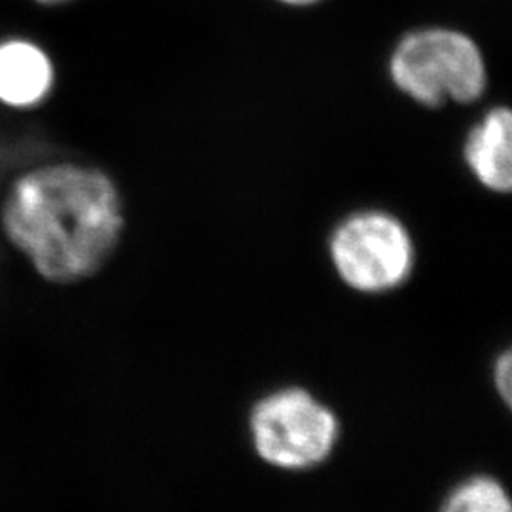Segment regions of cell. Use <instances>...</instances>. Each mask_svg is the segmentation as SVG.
Masks as SVG:
<instances>
[{
    "mask_svg": "<svg viewBox=\"0 0 512 512\" xmlns=\"http://www.w3.org/2000/svg\"><path fill=\"white\" fill-rule=\"evenodd\" d=\"M0 228L40 277L86 281L116 253L126 209L107 171L76 162H44L19 173L0 203Z\"/></svg>",
    "mask_w": 512,
    "mask_h": 512,
    "instance_id": "1",
    "label": "cell"
},
{
    "mask_svg": "<svg viewBox=\"0 0 512 512\" xmlns=\"http://www.w3.org/2000/svg\"><path fill=\"white\" fill-rule=\"evenodd\" d=\"M342 435L338 412L304 385L274 387L255 399L247 412L253 454L281 473H311L327 465Z\"/></svg>",
    "mask_w": 512,
    "mask_h": 512,
    "instance_id": "2",
    "label": "cell"
},
{
    "mask_svg": "<svg viewBox=\"0 0 512 512\" xmlns=\"http://www.w3.org/2000/svg\"><path fill=\"white\" fill-rule=\"evenodd\" d=\"M391 84L425 109L476 103L488 88V63L475 38L454 27L427 25L393 46Z\"/></svg>",
    "mask_w": 512,
    "mask_h": 512,
    "instance_id": "3",
    "label": "cell"
},
{
    "mask_svg": "<svg viewBox=\"0 0 512 512\" xmlns=\"http://www.w3.org/2000/svg\"><path fill=\"white\" fill-rule=\"evenodd\" d=\"M332 272L351 293L387 296L404 289L418 268V247L410 228L380 207L351 211L327 239Z\"/></svg>",
    "mask_w": 512,
    "mask_h": 512,
    "instance_id": "4",
    "label": "cell"
},
{
    "mask_svg": "<svg viewBox=\"0 0 512 512\" xmlns=\"http://www.w3.org/2000/svg\"><path fill=\"white\" fill-rule=\"evenodd\" d=\"M57 67L48 50L27 37L0 40V105L27 112L42 107L55 90Z\"/></svg>",
    "mask_w": 512,
    "mask_h": 512,
    "instance_id": "5",
    "label": "cell"
},
{
    "mask_svg": "<svg viewBox=\"0 0 512 512\" xmlns=\"http://www.w3.org/2000/svg\"><path fill=\"white\" fill-rule=\"evenodd\" d=\"M461 156L482 188L494 194H509L512 190L511 110L503 105L486 110L467 131Z\"/></svg>",
    "mask_w": 512,
    "mask_h": 512,
    "instance_id": "6",
    "label": "cell"
},
{
    "mask_svg": "<svg viewBox=\"0 0 512 512\" xmlns=\"http://www.w3.org/2000/svg\"><path fill=\"white\" fill-rule=\"evenodd\" d=\"M437 512H512L511 494L499 476L471 473L442 495Z\"/></svg>",
    "mask_w": 512,
    "mask_h": 512,
    "instance_id": "7",
    "label": "cell"
},
{
    "mask_svg": "<svg viewBox=\"0 0 512 512\" xmlns=\"http://www.w3.org/2000/svg\"><path fill=\"white\" fill-rule=\"evenodd\" d=\"M490 378L497 399L503 406L511 408L512 401V351L509 348L501 349L494 357L490 368Z\"/></svg>",
    "mask_w": 512,
    "mask_h": 512,
    "instance_id": "8",
    "label": "cell"
},
{
    "mask_svg": "<svg viewBox=\"0 0 512 512\" xmlns=\"http://www.w3.org/2000/svg\"><path fill=\"white\" fill-rule=\"evenodd\" d=\"M275 2H279L283 6H289V8H310V6H317L325 0H275Z\"/></svg>",
    "mask_w": 512,
    "mask_h": 512,
    "instance_id": "9",
    "label": "cell"
},
{
    "mask_svg": "<svg viewBox=\"0 0 512 512\" xmlns=\"http://www.w3.org/2000/svg\"><path fill=\"white\" fill-rule=\"evenodd\" d=\"M40 6H63V4H69L74 0H35Z\"/></svg>",
    "mask_w": 512,
    "mask_h": 512,
    "instance_id": "10",
    "label": "cell"
},
{
    "mask_svg": "<svg viewBox=\"0 0 512 512\" xmlns=\"http://www.w3.org/2000/svg\"><path fill=\"white\" fill-rule=\"evenodd\" d=\"M33 2H35V0H33Z\"/></svg>",
    "mask_w": 512,
    "mask_h": 512,
    "instance_id": "11",
    "label": "cell"
}]
</instances>
